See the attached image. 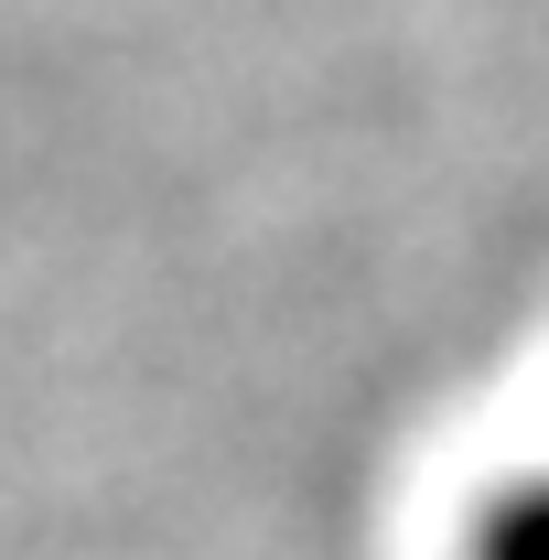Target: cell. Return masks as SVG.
<instances>
[{"label": "cell", "instance_id": "obj_1", "mask_svg": "<svg viewBox=\"0 0 549 560\" xmlns=\"http://www.w3.org/2000/svg\"><path fill=\"white\" fill-rule=\"evenodd\" d=\"M464 560H549V464L506 475L464 528Z\"/></svg>", "mask_w": 549, "mask_h": 560}]
</instances>
